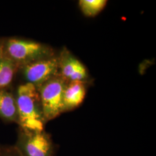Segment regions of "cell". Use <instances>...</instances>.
<instances>
[{"instance_id": "obj_1", "label": "cell", "mask_w": 156, "mask_h": 156, "mask_svg": "<svg viewBox=\"0 0 156 156\" xmlns=\"http://www.w3.org/2000/svg\"><path fill=\"white\" fill-rule=\"evenodd\" d=\"M15 99L20 128L31 131H44L46 122L38 89L29 83L22 84L17 89Z\"/></svg>"}, {"instance_id": "obj_4", "label": "cell", "mask_w": 156, "mask_h": 156, "mask_svg": "<svg viewBox=\"0 0 156 156\" xmlns=\"http://www.w3.org/2000/svg\"><path fill=\"white\" fill-rule=\"evenodd\" d=\"M22 156H55V145L45 131H31L20 128L15 145Z\"/></svg>"}, {"instance_id": "obj_10", "label": "cell", "mask_w": 156, "mask_h": 156, "mask_svg": "<svg viewBox=\"0 0 156 156\" xmlns=\"http://www.w3.org/2000/svg\"><path fill=\"white\" fill-rule=\"evenodd\" d=\"M106 3V0H80L79 4L85 16L94 17L104 8Z\"/></svg>"}, {"instance_id": "obj_3", "label": "cell", "mask_w": 156, "mask_h": 156, "mask_svg": "<svg viewBox=\"0 0 156 156\" xmlns=\"http://www.w3.org/2000/svg\"><path fill=\"white\" fill-rule=\"evenodd\" d=\"M66 84L62 77H55L38 89L46 123L63 113V93Z\"/></svg>"}, {"instance_id": "obj_5", "label": "cell", "mask_w": 156, "mask_h": 156, "mask_svg": "<svg viewBox=\"0 0 156 156\" xmlns=\"http://www.w3.org/2000/svg\"><path fill=\"white\" fill-rule=\"evenodd\" d=\"M22 67L27 83L32 84L38 89L57 76L59 70V58L51 55L31 62Z\"/></svg>"}, {"instance_id": "obj_2", "label": "cell", "mask_w": 156, "mask_h": 156, "mask_svg": "<svg viewBox=\"0 0 156 156\" xmlns=\"http://www.w3.org/2000/svg\"><path fill=\"white\" fill-rule=\"evenodd\" d=\"M1 48L0 55L11 60L18 67L51 56L49 49L44 45L25 39H8Z\"/></svg>"}, {"instance_id": "obj_6", "label": "cell", "mask_w": 156, "mask_h": 156, "mask_svg": "<svg viewBox=\"0 0 156 156\" xmlns=\"http://www.w3.org/2000/svg\"><path fill=\"white\" fill-rule=\"evenodd\" d=\"M86 90L82 82H71L66 85L63 93V113L76 108L82 102Z\"/></svg>"}, {"instance_id": "obj_7", "label": "cell", "mask_w": 156, "mask_h": 156, "mask_svg": "<svg viewBox=\"0 0 156 156\" xmlns=\"http://www.w3.org/2000/svg\"><path fill=\"white\" fill-rule=\"evenodd\" d=\"M0 117L7 122H18L15 97L5 90H0Z\"/></svg>"}, {"instance_id": "obj_8", "label": "cell", "mask_w": 156, "mask_h": 156, "mask_svg": "<svg viewBox=\"0 0 156 156\" xmlns=\"http://www.w3.org/2000/svg\"><path fill=\"white\" fill-rule=\"evenodd\" d=\"M18 66L0 55V90H5L12 82Z\"/></svg>"}, {"instance_id": "obj_11", "label": "cell", "mask_w": 156, "mask_h": 156, "mask_svg": "<svg viewBox=\"0 0 156 156\" xmlns=\"http://www.w3.org/2000/svg\"><path fill=\"white\" fill-rule=\"evenodd\" d=\"M0 156H22L15 145H0Z\"/></svg>"}, {"instance_id": "obj_9", "label": "cell", "mask_w": 156, "mask_h": 156, "mask_svg": "<svg viewBox=\"0 0 156 156\" xmlns=\"http://www.w3.org/2000/svg\"><path fill=\"white\" fill-rule=\"evenodd\" d=\"M83 65L76 58L71 56H64L59 58V69L61 70L62 78L70 80L73 75Z\"/></svg>"}]
</instances>
